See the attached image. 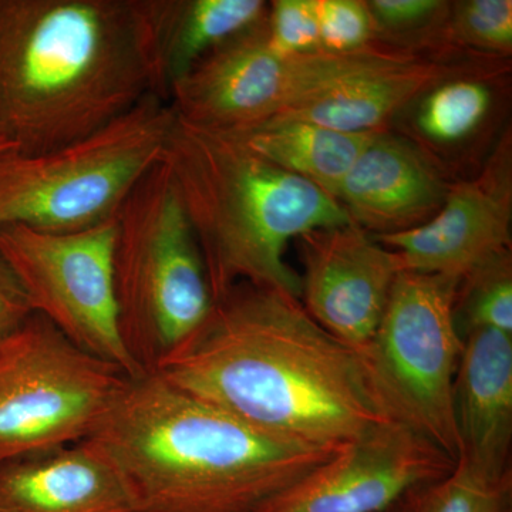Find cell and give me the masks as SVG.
<instances>
[{
  "label": "cell",
  "instance_id": "cell-1",
  "mask_svg": "<svg viewBox=\"0 0 512 512\" xmlns=\"http://www.w3.org/2000/svg\"><path fill=\"white\" fill-rule=\"evenodd\" d=\"M153 373L262 433L306 446L336 450L396 420L366 356L272 286H234Z\"/></svg>",
  "mask_w": 512,
  "mask_h": 512
},
{
  "label": "cell",
  "instance_id": "cell-2",
  "mask_svg": "<svg viewBox=\"0 0 512 512\" xmlns=\"http://www.w3.org/2000/svg\"><path fill=\"white\" fill-rule=\"evenodd\" d=\"M150 94L136 0H0V138L16 153L77 143Z\"/></svg>",
  "mask_w": 512,
  "mask_h": 512
},
{
  "label": "cell",
  "instance_id": "cell-3",
  "mask_svg": "<svg viewBox=\"0 0 512 512\" xmlns=\"http://www.w3.org/2000/svg\"><path fill=\"white\" fill-rule=\"evenodd\" d=\"M90 440L136 512H254L340 450L276 439L157 373L130 379Z\"/></svg>",
  "mask_w": 512,
  "mask_h": 512
},
{
  "label": "cell",
  "instance_id": "cell-4",
  "mask_svg": "<svg viewBox=\"0 0 512 512\" xmlns=\"http://www.w3.org/2000/svg\"><path fill=\"white\" fill-rule=\"evenodd\" d=\"M161 161L197 238L214 301L239 284L301 299V276L285 262L289 242L352 222L335 197L269 163L235 134L177 117Z\"/></svg>",
  "mask_w": 512,
  "mask_h": 512
},
{
  "label": "cell",
  "instance_id": "cell-5",
  "mask_svg": "<svg viewBox=\"0 0 512 512\" xmlns=\"http://www.w3.org/2000/svg\"><path fill=\"white\" fill-rule=\"evenodd\" d=\"M116 228L121 338L146 375L200 328L214 306L197 238L163 161L127 195Z\"/></svg>",
  "mask_w": 512,
  "mask_h": 512
},
{
  "label": "cell",
  "instance_id": "cell-6",
  "mask_svg": "<svg viewBox=\"0 0 512 512\" xmlns=\"http://www.w3.org/2000/svg\"><path fill=\"white\" fill-rule=\"evenodd\" d=\"M175 116L147 96L77 143L43 154L0 156V227L76 232L116 218L127 195L163 158Z\"/></svg>",
  "mask_w": 512,
  "mask_h": 512
},
{
  "label": "cell",
  "instance_id": "cell-7",
  "mask_svg": "<svg viewBox=\"0 0 512 512\" xmlns=\"http://www.w3.org/2000/svg\"><path fill=\"white\" fill-rule=\"evenodd\" d=\"M409 47L279 55L261 25L215 47L174 84L170 104L192 126L241 134L363 74L417 59Z\"/></svg>",
  "mask_w": 512,
  "mask_h": 512
},
{
  "label": "cell",
  "instance_id": "cell-8",
  "mask_svg": "<svg viewBox=\"0 0 512 512\" xmlns=\"http://www.w3.org/2000/svg\"><path fill=\"white\" fill-rule=\"evenodd\" d=\"M130 379L33 313L0 340V463L90 439Z\"/></svg>",
  "mask_w": 512,
  "mask_h": 512
},
{
  "label": "cell",
  "instance_id": "cell-9",
  "mask_svg": "<svg viewBox=\"0 0 512 512\" xmlns=\"http://www.w3.org/2000/svg\"><path fill=\"white\" fill-rule=\"evenodd\" d=\"M460 279L402 271L365 352L394 419L443 451L463 454L454 382L464 348L456 302Z\"/></svg>",
  "mask_w": 512,
  "mask_h": 512
},
{
  "label": "cell",
  "instance_id": "cell-10",
  "mask_svg": "<svg viewBox=\"0 0 512 512\" xmlns=\"http://www.w3.org/2000/svg\"><path fill=\"white\" fill-rule=\"evenodd\" d=\"M116 218L76 232L0 227L6 259L33 313L49 320L80 349L143 376L128 355L119 326L114 248Z\"/></svg>",
  "mask_w": 512,
  "mask_h": 512
},
{
  "label": "cell",
  "instance_id": "cell-11",
  "mask_svg": "<svg viewBox=\"0 0 512 512\" xmlns=\"http://www.w3.org/2000/svg\"><path fill=\"white\" fill-rule=\"evenodd\" d=\"M454 466L429 440L392 420L346 444L254 512H390Z\"/></svg>",
  "mask_w": 512,
  "mask_h": 512
},
{
  "label": "cell",
  "instance_id": "cell-12",
  "mask_svg": "<svg viewBox=\"0 0 512 512\" xmlns=\"http://www.w3.org/2000/svg\"><path fill=\"white\" fill-rule=\"evenodd\" d=\"M296 244L303 265V308L335 338L365 355L403 271L399 254L353 222L313 229Z\"/></svg>",
  "mask_w": 512,
  "mask_h": 512
},
{
  "label": "cell",
  "instance_id": "cell-13",
  "mask_svg": "<svg viewBox=\"0 0 512 512\" xmlns=\"http://www.w3.org/2000/svg\"><path fill=\"white\" fill-rule=\"evenodd\" d=\"M510 133L474 180L450 185L439 212L399 234L373 235L397 252L403 271L466 279L511 252L512 156Z\"/></svg>",
  "mask_w": 512,
  "mask_h": 512
},
{
  "label": "cell",
  "instance_id": "cell-14",
  "mask_svg": "<svg viewBox=\"0 0 512 512\" xmlns=\"http://www.w3.org/2000/svg\"><path fill=\"white\" fill-rule=\"evenodd\" d=\"M448 190L443 171L426 151L383 130L350 168L338 201L350 221L369 234H399L429 222Z\"/></svg>",
  "mask_w": 512,
  "mask_h": 512
},
{
  "label": "cell",
  "instance_id": "cell-15",
  "mask_svg": "<svg viewBox=\"0 0 512 512\" xmlns=\"http://www.w3.org/2000/svg\"><path fill=\"white\" fill-rule=\"evenodd\" d=\"M0 512H136L119 471L87 439L0 463Z\"/></svg>",
  "mask_w": 512,
  "mask_h": 512
},
{
  "label": "cell",
  "instance_id": "cell-16",
  "mask_svg": "<svg viewBox=\"0 0 512 512\" xmlns=\"http://www.w3.org/2000/svg\"><path fill=\"white\" fill-rule=\"evenodd\" d=\"M463 338L454 382L460 460L490 477H512V335L471 329Z\"/></svg>",
  "mask_w": 512,
  "mask_h": 512
},
{
  "label": "cell",
  "instance_id": "cell-17",
  "mask_svg": "<svg viewBox=\"0 0 512 512\" xmlns=\"http://www.w3.org/2000/svg\"><path fill=\"white\" fill-rule=\"evenodd\" d=\"M153 94L170 92L200 60L232 37L261 25L264 0H136Z\"/></svg>",
  "mask_w": 512,
  "mask_h": 512
},
{
  "label": "cell",
  "instance_id": "cell-18",
  "mask_svg": "<svg viewBox=\"0 0 512 512\" xmlns=\"http://www.w3.org/2000/svg\"><path fill=\"white\" fill-rule=\"evenodd\" d=\"M480 60L424 59L363 74L284 111L268 121H306L342 133H377L397 113L437 84L466 74L488 73ZM266 124V123H265ZM264 126V124H262Z\"/></svg>",
  "mask_w": 512,
  "mask_h": 512
},
{
  "label": "cell",
  "instance_id": "cell-19",
  "mask_svg": "<svg viewBox=\"0 0 512 512\" xmlns=\"http://www.w3.org/2000/svg\"><path fill=\"white\" fill-rule=\"evenodd\" d=\"M235 136L269 163L338 200L340 185L376 133L350 134L306 121H274Z\"/></svg>",
  "mask_w": 512,
  "mask_h": 512
},
{
  "label": "cell",
  "instance_id": "cell-20",
  "mask_svg": "<svg viewBox=\"0 0 512 512\" xmlns=\"http://www.w3.org/2000/svg\"><path fill=\"white\" fill-rule=\"evenodd\" d=\"M483 74L448 79L421 97L416 126L427 140L453 146L483 126L493 103Z\"/></svg>",
  "mask_w": 512,
  "mask_h": 512
},
{
  "label": "cell",
  "instance_id": "cell-21",
  "mask_svg": "<svg viewBox=\"0 0 512 512\" xmlns=\"http://www.w3.org/2000/svg\"><path fill=\"white\" fill-rule=\"evenodd\" d=\"M457 325L463 332L494 329L512 335L511 252L498 256L463 279L456 302Z\"/></svg>",
  "mask_w": 512,
  "mask_h": 512
},
{
  "label": "cell",
  "instance_id": "cell-22",
  "mask_svg": "<svg viewBox=\"0 0 512 512\" xmlns=\"http://www.w3.org/2000/svg\"><path fill=\"white\" fill-rule=\"evenodd\" d=\"M512 477L494 478L460 460L421 491L416 512H510Z\"/></svg>",
  "mask_w": 512,
  "mask_h": 512
},
{
  "label": "cell",
  "instance_id": "cell-23",
  "mask_svg": "<svg viewBox=\"0 0 512 512\" xmlns=\"http://www.w3.org/2000/svg\"><path fill=\"white\" fill-rule=\"evenodd\" d=\"M443 39L450 45L480 50L485 55H511V0H466L450 3Z\"/></svg>",
  "mask_w": 512,
  "mask_h": 512
},
{
  "label": "cell",
  "instance_id": "cell-24",
  "mask_svg": "<svg viewBox=\"0 0 512 512\" xmlns=\"http://www.w3.org/2000/svg\"><path fill=\"white\" fill-rule=\"evenodd\" d=\"M268 46L279 55L322 50L316 0H275L265 18Z\"/></svg>",
  "mask_w": 512,
  "mask_h": 512
},
{
  "label": "cell",
  "instance_id": "cell-25",
  "mask_svg": "<svg viewBox=\"0 0 512 512\" xmlns=\"http://www.w3.org/2000/svg\"><path fill=\"white\" fill-rule=\"evenodd\" d=\"M320 47L325 52L348 53L372 45L379 32L367 2L316 0Z\"/></svg>",
  "mask_w": 512,
  "mask_h": 512
},
{
  "label": "cell",
  "instance_id": "cell-26",
  "mask_svg": "<svg viewBox=\"0 0 512 512\" xmlns=\"http://www.w3.org/2000/svg\"><path fill=\"white\" fill-rule=\"evenodd\" d=\"M377 32L413 30L446 18L450 3L440 0H372L367 2Z\"/></svg>",
  "mask_w": 512,
  "mask_h": 512
},
{
  "label": "cell",
  "instance_id": "cell-27",
  "mask_svg": "<svg viewBox=\"0 0 512 512\" xmlns=\"http://www.w3.org/2000/svg\"><path fill=\"white\" fill-rule=\"evenodd\" d=\"M32 315L28 296L15 272L0 254V340L8 338Z\"/></svg>",
  "mask_w": 512,
  "mask_h": 512
},
{
  "label": "cell",
  "instance_id": "cell-28",
  "mask_svg": "<svg viewBox=\"0 0 512 512\" xmlns=\"http://www.w3.org/2000/svg\"><path fill=\"white\" fill-rule=\"evenodd\" d=\"M419 494L413 495L412 498H409V500L406 501V503H403L400 505V507H397L396 510L393 512H416L417 508V501H419Z\"/></svg>",
  "mask_w": 512,
  "mask_h": 512
},
{
  "label": "cell",
  "instance_id": "cell-29",
  "mask_svg": "<svg viewBox=\"0 0 512 512\" xmlns=\"http://www.w3.org/2000/svg\"><path fill=\"white\" fill-rule=\"evenodd\" d=\"M12 151H16L15 147H13L12 144H9L8 141L0 138V156H3V154L12 153Z\"/></svg>",
  "mask_w": 512,
  "mask_h": 512
},
{
  "label": "cell",
  "instance_id": "cell-30",
  "mask_svg": "<svg viewBox=\"0 0 512 512\" xmlns=\"http://www.w3.org/2000/svg\"><path fill=\"white\" fill-rule=\"evenodd\" d=\"M399 507H400V505H399ZM394 510H396V508H394ZM394 510H393V511H394ZM393 511H390V512H393Z\"/></svg>",
  "mask_w": 512,
  "mask_h": 512
}]
</instances>
